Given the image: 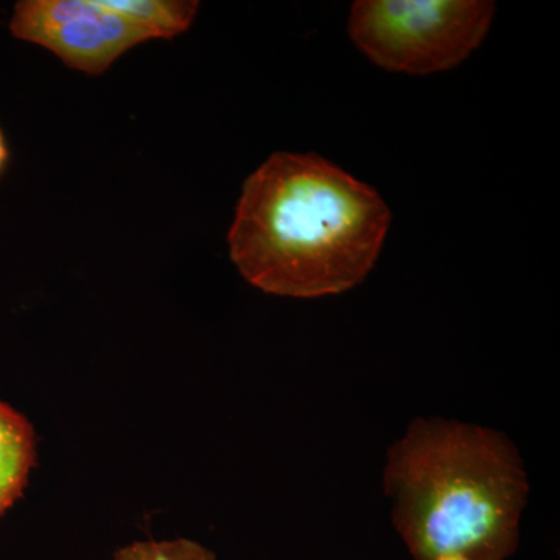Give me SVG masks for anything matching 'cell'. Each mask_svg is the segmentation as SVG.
<instances>
[{"label":"cell","instance_id":"1","mask_svg":"<svg viewBox=\"0 0 560 560\" xmlns=\"http://www.w3.org/2000/svg\"><path fill=\"white\" fill-rule=\"evenodd\" d=\"M389 221L381 195L331 162L276 153L243 184L228 242L250 285L319 298L363 282Z\"/></svg>","mask_w":560,"mask_h":560},{"label":"cell","instance_id":"2","mask_svg":"<svg viewBox=\"0 0 560 560\" xmlns=\"http://www.w3.org/2000/svg\"><path fill=\"white\" fill-rule=\"evenodd\" d=\"M383 485L416 560H504L517 550L529 485L499 431L416 419L390 445Z\"/></svg>","mask_w":560,"mask_h":560},{"label":"cell","instance_id":"3","mask_svg":"<svg viewBox=\"0 0 560 560\" xmlns=\"http://www.w3.org/2000/svg\"><path fill=\"white\" fill-rule=\"evenodd\" d=\"M492 2L361 0L350 11L349 35L370 60L394 72L425 75L458 66L480 46Z\"/></svg>","mask_w":560,"mask_h":560},{"label":"cell","instance_id":"4","mask_svg":"<svg viewBox=\"0 0 560 560\" xmlns=\"http://www.w3.org/2000/svg\"><path fill=\"white\" fill-rule=\"evenodd\" d=\"M11 35L57 55L68 68L102 75L121 55L153 39L106 0H20Z\"/></svg>","mask_w":560,"mask_h":560},{"label":"cell","instance_id":"5","mask_svg":"<svg viewBox=\"0 0 560 560\" xmlns=\"http://www.w3.org/2000/svg\"><path fill=\"white\" fill-rule=\"evenodd\" d=\"M35 431L31 422L0 401V515L20 499L35 466Z\"/></svg>","mask_w":560,"mask_h":560},{"label":"cell","instance_id":"6","mask_svg":"<svg viewBox=\"0 0 560 560\" xmlns=\"http://www.w3.org/2000/svg\"><path fill=\"white\" fill-rule=\"evenodd\" d=\"M106 3L153 36L172 39L189 31L200 3L189 0H106Z\"/></svg>","mask_w":560,"mask_h":560},{"label":"cell","instance_id":"7","mask_svg":"<svg viewBox=\"0 0 560 560\" xmlns=\"http://www.w3.org/2000/svg\"><path fill=\"white\" fill-rule=\"evenodd\" d=\"M114 560H217L215 555L189 539L135 541L120 548Z\"/></svg>","mask_w":560,"mask_h":560},{"label":"cell","instance_id":"8","mask_svg":"<svg viewBox=\"0 0 560 560\" xmlns=\"http://www.w3.org/2000/svg\"><path fill=\"white\" fill-rule=\"evenodd\" d=\"M11 161V150L9 139H7L5 131H3L2 125H0V179L5 176L9 171Z\"/></svg>","mask_w":560,"mask_h":560}]
</instances>
